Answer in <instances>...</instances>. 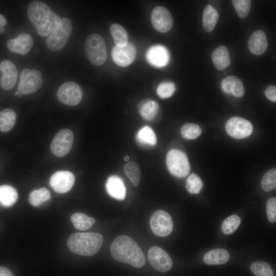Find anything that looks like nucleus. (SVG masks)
<instances>
[{
    "mask_svg": "<svg viewBox=\"0 0 276 276\" xmlns=\"http://www.w3.org/2000/svg\"><path fill=\"white\" fill-rule=\"evenodd\" d=\"M16 114L11 109L6 108L0 111V130L7 132L14 126Z\"/></svg>",
    "mask_w": 276,
    "mask_h": 276,
    "instance_id": "obj_30",
    "label": "nucleus"
},
{
    "mask_svg": "<svg viewBox=\"0 0 276 276\" xmlns=\"http://www.w3.org/2000/svg\"><path fill=\"white\" fill-rule=\"evenodd\" d=\"M159 109L158 104L150 99H143L137 104L140 114L145 120L148 121L155 119L158 113Z\"/></svg>",
    "mask_w": 276,
    "mask_h": 276,
    "instance_id": "obj_21",
    "label": "nucleus"
},
{
    "mask_svg": "<svg viewBox=\"0 0 276 276\" xmlns=\"http://www.w3.org/2000/svg\"><path fill=\"white\" fill-rule=\"evenodd\" d=\"M103 242V237L97 233H75L67 239V244L70 250L74 254L91 256L97 254Z\"/></svg>",
    "mask_w": 276,
    "mask_h": 276,
    "instance_id": "obj_3",
    "label": "nucleus"
},
{
    "mask_svg": "<svg viewBox=\"0 0 276 276\" xmlns=\"http://www.w3.org/2000/svg\"><path fill=\"white\" fill-rule=\"evenodd\" d=\"M268 42L265 32L261 30L254 32L249 38L248 47L249 51L256 55L263 54L267 50Z\"/></svg>",
    "mask_w": 276,
    "mask_h": 276,
    "instance_id": "obj_20",
    "label": "nucleus"
},
{
    "mask_svg": "<svg viewBox=\"0 0 276 276\" xmlns=\"http://www.w3.org/2000/svg\"><path fill=\"white\" fill-rule=\"evenodd\" d=\"M58 100L63 104L76 106L81 101L83 91L81 87L74 82H67L62 84L57 92Z\"/></svg>",
    "mask_w": 276,
    "mask_h": 276,
    "instance_id": "obj_8",
    "label": "nucleus"
},
{
    "mask_svg": "<svg viewBox=\"0 0 276 276\" xmlns=\"http://www.w3.org/2000/svg\"><path fill=\"white\" fill-rule=\"evenodd\" d=\"M266 97L273 102H276V87L274 85L268 86L265 91Z\"/></svg>",
    "mask_w": 276,
    "mask_h": 276,
    "instance_id": "obj_41",
    "label": "nucleus"
},
{
    "mask_svg": "<svg viewBox=\"0 0 276 276\" xmlns=\"http://www.w3.org/2000/svg\"><path fill=\"white\" fill-rule=\"evenodd\" d=\"M175 90V85L173 82L165 81L158 85L156 93L160 98L166 99L171 97Z\"/></svg>",
    "mask_w": 276,
    "mask_h": 276,
    "instance_id": "obj_38",
    "label": "nucleus"
},
{
    "mask_svg": "<svg viewBox=\"0 0 276 276\" xmlns=\"http://www.w3.org/2000/svg\"><path fill=\"white\" fill-rule=\"evenodd\" d=\"M218 19V12L211 5H208L202 14V24L204 30L208 32L213 31Z\"/></svg>",
    "mask_w": 276,
    "mask_h": 276,
    "instance_id": "obj_27",
    "label": "nucleus"
},
{
    "mask_svg": "<svg viewBox=\"0 0 276 276\" xmlns=\"http://www.w3.org/2000/svg\"><path fill=\"white\" fill-rule=\"evenodd\" d=\"M241 218L237 215H233L223 221L221 225V229L226 235H229L235 232L241 223Z\"/></svg>",
    "mask_w": 276,
    "mask_h": 276,
    "instance_id": "obj_34",
    "label": "nucleus"
},
{
    "mask_svg": "<svg viewBox=\"0 0 276 276\" xmlns=\"http://www.w3.org/2000/svg\"><path fill=\"white\" fill-rule=\"evenodd\" d=\"M147 61L156 67H163L169 62L170 55L167 49L160 44L154 45L148 49L146 53Z\"/></svg>",
    "mask_w": 276,
    "mask_h": 276,
    "instance_id": "obj_17",
    "label": "nucleus"
},
{
    "mask_svg": "<svg viewBox=\"0 0 276 276\" xmlns=\"http://www.w3.org/2000/svg\"><path fill=\"white\" fill-rule=\"evenodd\" d=\"M266 212L268 220L271 222L276 221V198L271 197L266 203Z\"/></svg>",
    "mask_w": 276,
    "mask_h": 276,
    "instance_id": "obj_40",
    "label": "nucleus"
},
{
    "mask_svg": "<svg viewBox=\"0 0 276 276\" xmlns=\"http://www.w3.org/2000/svg\"><path fill=\"white\" fill-rule=\"evenodd\" d=\"M72 29L71 21L66 17L61 18L59 26L48 35L46 39L47 47L52 51L62 49L68 40Z\"/></svg>",
    "mask_w": 276,
    "mask_h": 276,
    "instance_id": "obj_5",
    "label": "nucleus"
},
{
    "mask_svg": "<svg viewBox=\"0 0 276 276\" xmlns=\"http://www.w3.org/2000/svg\"><path fill=\"white\" fill-rule=\"evenodd\" d=\"M250 268L255 276H274L271 267L265 262H254L251 264Z\"/></svg>",
    "mask_w": 276,
    "mask_h": 276,
    "instance_id": "obj_33",
    "label": "nucleus"
},
{
    "mask_svg": "<svg viewBox=\"0 0 276 276\" xmlns=\"http://www.w3.org/2000/svg\"><path fill=\"white\" fill-rule=\"evenodd\" d=\"M75 181L73 173L68 171H59L54 173L50 179V185L58 193H65L72 188Z\"/></svg>",
    "mask_w": 276,
    "mask_h": 276,
    "instance_id": "obj_15",
    "label": "nucleus"
},
{
    "mask_svg": "<svg viewBox=\"0 0 276 276\" xmlns=\"http://www.w3.org/2000/svg\"><path fill=\"white\" fill-rule=\"evenodd\" d=\"M5 29L3 28V27L0 26V33H2L4 32Z\"/></svg>",
    "mask_w": 276,
    "mask_h": 276,
    "instance_id": "obj_44",
    "label": "nucleus"
},
{
    "mask_svg": "<svg viewBox=\"0 0 276 276\" xmlns=\"http://www.w3.org/2000/svg\"><path fill=\"white\" fill-rule=\"evenodd\" d=\"M74 141V135L68 129H63L55 135L51 144L52 153L57 157H62L70 151Z\"/></svg>",
    "mask_w": 276,
    "mask_h": 276,
    "instance_id": "obj_10",
    "label": "nucleus"
},
{
    "mask_svg": "<svg viewBox=\"0 0 276 276\" xmlns=\"http://www.w3.org/2000/svg\"><path fill=\"white\" fill-rule=\"evenodd\" d=\"M84 49L90 62L95 65L103 64L107 58L106 49L103 38L98 34H91L86 38Z\"/></svg>",
    "mask_w": 276,
    "mask_h": 276,
    "instance_id": "obj_4",
    "label": "nucleus"
},
{
    "mask_svg": "<svg viewBox=\"0 0 276 276\" xmlns=\"http://www.w3.org/2000/svg\"><path fill=\"white\" fill-rule=\"evenodd\" d=\"M0 276H14L13 273L8 268L0 266Z\"/></svg>",
    "mask_w": 276,
    "mask_h": 276,
    "instance_id": "obj_42",
    "label": "nucleus"
},
{
    "mask_svg": "<svg viewBox=\"0 0 276 276\" xmlns=\"http://www.w3.org/2000/svg\"><path fill=\"white\" fill-rule=\"evenodd\" d=\"M225 130L232 137L241 139L249 136L252 133L253 127L247 120L242 117H234L227 121Z\"/></svg>",
    "mask_w": 276,
    "mask_h": 276,
    "instance_id": "obj_11",
    "label": "nucleus"
},
{
    "mask_svg": "<svg viewBox=\"0 0 276 276\" xmlns=\"http://www.w3.org/2000/svg\"><path fill=\"white\" fill-rule=\"evenodd\" d=\"M166 165L169 172L179 178L186 176L190 170V165L187 155L177 149H172L168 152Z\"/></svg>",
    "mask_w": 276,
    "mask_h": 276,
    "instance_id": "obj_6",
    "label": "nucleus"
},
{
    "mask_svg": "<svg viewBox=\"0 0 276 276\" xmlns=\"http://www.w3.org/2000/svg\"><path fill=\"white\" fill-rule=\"evenodd\" d=\"M261 187L266 192L274 190L276 187V169L273 168L268 171L263 176Z\"/></svg>",
    "mask_w": 276,
    "mask_h": 276,
    "instance_id": "obj_36",
    "label": "nucleus"
},
{
    "mask_svg": "<svg viewBox=\"0 0 276 276\" xmlns=\"http://www.w3.org/2000/svg\"><path fill=\"white\" fill-rule=\"evenodd\" d=\"M148 259L151 265L158 271L166 272L172 268L173 262L171 257L159 247H151L148 250Z\"/></svg>",
    "mask_w": 276,
    "mask_h": 276,
    "instance_id": "obj_12",
    "label": "nucleus"
},
{
    "mask_svg": "<svg viewBox=\"0 0 276 276\" xmlns=\"http://www.w3.org/2000/svg\"><path fill=\"white\" fill-rule=\"evenodd\" d=\"M229 259L228 252L223 248H216L207 252L203 261L208 265H220L227 262Z\"/></svg>",
    "mask_w": 276,
    "mask_h": 276,
    "instance_id": "obj_24",
    "label": "nucleus"
},
{
    "mask_svg": "<svg viewBox=\"0 0 276 276\" xmlns=\"http://www.w3.org/2000/svg\"><path fill=\"white\" fill-rule=\"evenodd\" d=\"M212 59L215 67L219 71L224 70L231 63L229 52L223 45L219 46L213 51Z\"/></svg>",
    "mask_w": 276,
    "mask_h": 276,
    "instance_id": "obj_23",
    "label": "nucleus"
},
{
    "mask_svg": "<svg viewBox=\"0 0 276 276\" xmlns=\"http://www.w3.org/2000/svg\"><path fill=\"white\" fill-rule=\"evenodd\" d=\"M18 193L13 187L4 185L0 186V204L5 207L13 205L17 200Z\"/></svg>",
    "mask_w": 276,
    "mask_h": 276,
    "instance_id": "obj_26",
    "label": "nucleus"
},
{
    "mask_svg": "<svg viewBox=\"0 0 276 276\" xmlns=\"http://www.w3.org/2000/svg\"><path fill=\"white\" fill-rule=\"evenodd\" d=\"M33 44V40L30 34L21 33L14 39L8 40L6 45L10 52L24 55L30 51Z\"/></svg>",
    "mask_w": 276,
    "mask_h": 276,
    "instance_id": "obj_18",
    "label": "nucleus"
},
{
    "mask_svg": "<svg viewBox=\"0 0 276 276\" xmlns=\"http://www.w3.org/2000/svg\"><path fill=\"white\" fill-rule=\"evenodd\" d=\"M110 32L116 46L123 47L128 43V34L125 29L120 25L113 24L111 25Z\"/></svg>",
    "mask_w": 276,
    "mask_h": 276,
    "instance_id": "obj_28",
    "label": "nucleus"
},
{
    "mask_svg": "<svg viewBox=\"0 0 276 276\" xmlns=\"http://www.w3.org/2000/svg\"><path fill=\"white\" fill-rule=\"evenodd\" d=\"M71 221L74 227L80 231H86L95 223V219L82 213H76L71 216Z\"/></svg>",
    "mask_w": 276,
    "mask_h": 276,
    "instance_id": "obj_29",
    "label": "nucleus"
},
{
    "mask_svg": "<svg viewBox=\"0 0 276 276\" xmlns=\"http://www.w3.org/2000/svg\"><path fill=\"white\" fill-rule=\"evenodd\" d=\"M151 20L153 27L157 31L162 33L169 31L173 25V20L170 12L163 6H157L153 9Z\"/></svg>",
    "mask_w": 276,
    "mask_h": 276,
    "instance_id": "obj_13",
    "label": "nucleus"
},
{
    "mask_svg": "<svg viewBox=\"0 0 276 276\" xmlns=\"http://www.w3.org/2000/svg\"><path fill=\"white\" fill-rule=\"evenodd\" d=\"M124 160L128 161L129 159V157L128 155H126L124 156Z\"/></svg>",
    "mask_w": 276,
    "mask_h": 276,
    "instance_id": "obj_45",
    "label": "nucleus"
},
{
    "mask_svg": "<svg viewBox=\"0 0 276 276\" xmlns=\"http://www.w3.org/2000/svg\"><path fill=\"white\" fill-rule=\"evenodd\" d=\"M7 24V20L6 18L2 14H0V26L4 27Z\"/></svg>",
    "mask_w": 276,
    "mask_h": 276,
    "instance_id": "obj_43",
    "label": "nucleus"
},
{
    "mask_svg": "<svg viewBox=\"0 0 276 276\" xmlns=\"http://www.w3.org/2000/svg\"><path fill=\"white\" fill-rule=\"evenodd\" d=\"M223 90L236 97H242L244 94V88L241 80L236 76H231L224 78L221 82Z\"/></svg>",
    "mask_w": 276,
    "mask_h": 276,
    "instance_id": "obj_22",
    "label": "nucleus"
},
{
    "mask_svg": "<svg viewBox=\"0 0 276 276\" xmlns=\"http://www.w3.org/2000/svg\"><path fill=\"white\" fill-rule=\"evenodd\" d=\"M150 225L152 232L159 237L168 236L173 228L171 217L163 210H157L153 212L150 219Z\"/></svg>",
    "mask_w": 276,
    "mask_h": 276,
    "instance_id": "obj_9",
    "label": "nucleus"
},
{
    "mask_svg": "<svg viewBox=\"0 0 276 276\" xmlns=\"http://www.w3.org/2000/svg\"><path fill=\"white\" fill-rule=\"evenodd\" d=\"M136 50L135 46L130 42L124 47L114 46L111 51L113 61L119 66L126 67L130 65L135 59Z\"/></svg>",
    "mask_w": 276,
    "mask_h": 276,
    "instance_id": "obj_14",
    "label": "nucleus"
},
{
    "mask_svg": "<svg viewBox=\"0 0 276 276\" xmlns=\"http://www.w3.org/2000/svg\"><path fill=\"white\" fill-rule=\"evenodd\" d=\"M135 139L137 143L143 147H151L156 145L157 139L151 127L145 126L137 132Z\"/></svg>",
    "mask_w": 276,
    "mask_h": 276,
    "instance_id": "obj_25",
    "label": "nucleus"
},
{
    "mask_svg": "<svg viewBox=\"0 0 276 276\" xmlns=\"http://www.w3.org/2000/svg\"><path fill=\"white\" fill-rule=\"evenodd\" d=\"M110 251L113 258L136 268L143 267L146 258L139 245L131 238L122 235L112 242Z\"/></svg>",
    "mask_w": 276,
    "mask_h": 276,
    "instance_id": "obj_2",
    "label": "nucleus"
},
{
    "mask_svg": "<svg viewBox=\"0 0 276 276\" xmlns=\"http://www.w3.org/2000/svg\"><path fill=\"white\" fill-rule=\"evenodd\" d=\"M0 70L2 73L1 86L6 90L12 89L15 86L18 77L16 66L12 61L5 60L0 64Z\"/></svg>",
    "mask_w": 276,
    "mask_h": 276,
    "instance_id": "obj_16",
    "label": "nucleus"
},
{
    "mask_svg": "<svg viewBox=\"0 0 276 276\" xmlns=\"http://www.w3.org/2000/svg\"><path fill=\"white\" fill-rule=\"evenodd\" d=\"M123 171L133 186H137L141 178V171L137 164L132 161L128 162L124 166Z\"/></svg>",
    "mask_w": 276,
    "mask_h": 276,
    "instance_id": "obj_31",
    "label": "nucleus"
},
{
    "mask_svg": "<svg viewBox=\"0 0 276 276\" xmlns=\"http://www.w3.org/2000/svg\"><path fill=\"white\" fill-rule=\"evenodd\" d=\"M27 16L41 37L49 35L59 26L61 18L44 3L33 1L27 8Z\"/></svg>",
    "mask_w": 276,
    "mask_h": 276,
    "instance_id": "obj_1",
    "label": "nucleus"
},
{
    "mask_svg": "<svg viewBox=\"0 0 276 276\" xmlns=\"http://www.w3.org/2000/svg\"><path fill=\"white\" fill-rule=\"evenodd\" d=\"M51 198V194L45 188L34 190L29 195V201L31 205L38 206Z\"/></svg>",
    "mask_w": 276,
    "mask_h": 276,
    "instance_id": "obj_32",
    "label": "nucleus"
},
{
    "mask_svg": "<svg viewBox=\"0 0 276 276\" xmlns=\"http://www.w3.org/2000/svg\"><path fill=\"white\" fill-rule=\"evenodd\" d=\"M181 135L186 139L193 140L198 137L201 133L200 127L194 123H186L180 129Z\"/></svg>",
    "mask_w": 276,
    "mask_h": 276,
    "instance_id": "obj_35",
    "label": "nucleus"
},
{
    "mask_svg": "<svg viewBox=\"0 0 276 276\" xmlns=\"http://www.w3.org/2000/svg\"><path fill=\"white\" fill-rule=\"evenodd\" d=\"M203 187V182L201 178L194 173L191 174L187 178L186 188L191 194H198Z\"/></svg>",
    "mask_w": 276,
    "mask_h": 276,
    "instance_id": "obj_37",
    "label": "nucleus"
},
{
    "mask_svg": "<svg viewBox=\"0 0 276 276\" xmlns=\"http://www.w3.org/2000/svg\"><path fill=\"white\" fill-rule=\"evenodd\" d=\"M233 4L237 15L241 18L246 17L250 11L251 1L249 0H234Z\"/></svg>",
    "mask_w": 276,
    "mask_h": 276,
    "instance_id": "obj_39",
    "label": "nucleus"
},
{
    "mask_svg": "<svg viewBox=\"0 0 276 276\" xmlns=\"http://www.w3.org/2000/svg\"><path fill=\"white\" fill-rule=\"evenodd\" d=\"M105 188L108 194L116 199L123 200L126 197V187L122 179L118 176H109L106 181Z\"/></svg>",
    "mask_w": 276,
    "mask_h": 276,
    "instance_id": "obj_19",
    "label": "nucleus"
},
{
    "mask_svg": "<svg viewBox=\"0 0 276 276\" xmlns=\"http://www.w3.org/2000/svg\"><path fill=\"white\" fill-rule=\"evenodd\" d=\"M18 94H19L18 91H16V92L15 93V96H17V95L18 96Z\"/></svg>",
    "mask_w": 276,
    "mask_h": 276,
    "instance_id": "obj_46",
    "label": "nucleus"
},
{
    "mask_svg": "<svg viewBox=\"0 0 276 276\" xmlns=\"http://www.w3.org/2000/svg\"><path fill=\"white\" fill-rule=\"evenodd\" d=\"M42 83V74L39 71L25 68L20 74L18 91L21 95L33 94L41 87Z\"/></svg>",
    "mask_w": 276,
    "mask_h": 276,
    "instance_id": "obj_7",
    "label": "nucleus"
}]
</instances>
